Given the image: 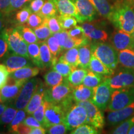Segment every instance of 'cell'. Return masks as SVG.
I'll use <instances>...</instances> for the list:
<instances>
[{
  "mask_svg": "<svg viewBox=\"0 0 134 134\" xmlns=\"http://www.w3.org/2000/svg\"><path fill=\"white\" fill-rule=\"evenodd\" d=\"M109 21L117 29L133 34L134 29V0H117Z\"/></svg>",
  "mask_w": 134,
  "mask_h": 134,
  "instance_id": "6da1fadb",
  "label": "cell"
},
{
  "mask_svg": "<svg viewBox=\"0 0 134 134\" xmlns=\"http://www.w3.org/2000/svg\"><path fill=\"white\" fill-rule=\"evenodd\" d=\"M92 53L105 66L114 70L119 63L118 51L113 45L104 42H96L91 44Z\"/></svg>",
  "mask_w": 134,
  "mask_h": 134,
  "instance_id": "7a4b0ae2",
  "label": "cell"
},
{
  "mask_svg": "<svg viewBox=\"0 0 134 134\" xmlns=\"http://www.w3.org/2000/svg\"><path fill=\"white\" fill-rule=\"evenodd\" d=\"M134 101V88H121L113 91L106 110L114 111L125 108Z\"/></svg>",
  "mask_w": 134,
  "mask_h": 134,
  "instance_id": "3957f363",
  "label": "cell"
},
{
  "mask_svg": "<svg viewBox=\"0 0 134 134\" xmlns=\"http://www.w3.org/2000/svg\"><path fill=\"white\" fill-rule=\"evenodd\" d=\"M63 123L68 130H74L76 127L87 123V113L82 105L75 103L65 113Z\"/></svg>",
  "mask_w": 134,
  "mask_h": 134,
  "instance_id": "277c9868",
  "label": "cell"
},
{
  "mask_svg": "<svg viewBox=\"0 0 134 134\" xmlns=\"http://www.w3.org/2000/svg\"><path fill=\"white\" fill-rule=\"evenodd\" d=\"M73 88L68 82L67 78H65L62 83L59 85L46 89L43 100L48 103L59 104L67 96L71 94Z\"/></svg>",
  "mask_w": 134,
  "mask_h": 134,
  "instance_id": "5b68a950",
  "label": "cell"
},
{
  "mask_svg": "<svg viewBox=\"0 0 134 134\" xmlns=\"http://www.w3.org/2000/svg\"><path fill=\"white\" fill-rule=\"evenodd\" d=\"M113 90L134 88V70L124 68L105 78Z\"/></svg>",
  "mask_w": 134,
  "mask_h": 134,
  "instance_id": "8992f818",
  "label": "cell"
},
{
  "mask_svg": "<svg viewBox=\"0 0 134 134\" xmlns=\"http://www.w3.org/2000/svg\"><path fill=\"white\" fill-rule=\"evenodd\" d=\"M8 36L9 49L12 53L29 58L27 43L24 41L18 27L5 28Z\"/></svg>",
  "mask_w": 134,
  "mask_h": 134,
  "instance_id": "52a82bcc",
  "label": "cell"
},
{
  "mask_svg": "<svg viewBox=\"0 0 134 134\" xmlns=\"http://www.w3.org/2000/svg\"><path fill=\"white\" fill-rule=\"evenodd\" d=\"M41 80L37 78H32L24 84L19 94L14 100L13 107L19 109H24L32 97L37 90Z\"/></svg>",
  "mask_w": 134,
  "mask_h": 134,
  "instance_id": "ba28073f",
  "label": "cell"
},
{
  "mask_svg": "<svg viewBox=\"0 0 134 134\" xmlns=\"http://www.w3.org/2000/svg\"><path fill=\"white\" fill-rule=\"evenodd\" d=\"M113 91L108 82L104 79L100 85L94 88V95L90 100L100 110H104L108 108Z\"/></svg>",
  "mask_w": 134,
  "mask_h": 134,
  "instance_id": "9c48e42d",
  "label": "cell"
},
{
  "mask_svg": "<svg viewBox=\"0 0 134 134\" xmlns=\"http://www.w3.org/2000/svg\"><path fill=\"white\" fill-rule=\"evenodd\" d=\"M77 104L82 105L86 110L87 123L93 125L97 129H102L105 125L104 117L100 110L90 100H85Z\"/></svg>",
  "mask_w": 134,
  "mask_h": 134,
  "instance_id": "30bf717a",
  "label": "cell"
},
{
  "mask_svg": "<svg viewBox=\"0 0 134 134\" xmlns=\"http://www.w3.org/2000/svg\"><path fill=\"white\" fill-rule=\"evenodd\" d=\"M26 80H18L9 76L7 83L0 90V98L2 103L15 100L19 94Z\"/></svg>",
  "mask_w": 134,
  "mask_h": 134,
  "instance_id": "8fae6325",
  "label": "cell"
},
{
  "mask_svg": "<svg viewBox=\"0 0 134 134\" xmlns=\"http://www.w3.org/2000/svg\"><path fill=\"white\" fill-rule=\"evenodd\" d=\"M65 111L59 104L48 103L45 112L43 127L48 128L53 125L63 123Z\"/></svg>",
  "mask_w": 134,
  "mask_h": 134,
  "instance_id": "7c38bea8",
  "label": "cell"
},
{
  "mask_svg": "<svg viewBox=\"0 0 134 134\" xmlns=\"http://www.w3.org/2000/svg\"><path fill=\"white\" fill-rule=\"evenodd\" d=\"M3 64L11 74L16 70L26 66H34L31 58L14 53H7L3 58Z\"/></svg>",
  "mask_w": 134,
  "mask_h": 134,
  "instance_id": "4fadbf2b",
  "label": "cell"
},
{
  "mask_svg": "<svg viewBox=\"0 0 134 134\" xmlns=\"http://www.w3.org/2000/svg\"><path fill=\"white\" fill-rule=\"evenodd\" d=\"M111 42L117 51L124 49L134 50V38L132 34L120 29L116 30L111 36Z\"/></svg>",
  "mask_w": 134,
  "mask_h": 134,
  "instance_id": "5bb4252c",
  "label": "cell"
},
{
  "mask_svg": "<svg viewBox=\"0 0 134 134\" xmlns=\"http://www.w3.org/2000/svg\"><path fill=\"white\" fill-rule=\"evenodd\" d=\"M81 27L86 36L93 42H105L108 39V34L104 29L90 21L84 22Z\"/></svg>",
  "mask_w": 134,
  "mask_h": 134,
  "instance_id": "9a60e30c",
  "label": "cell"
},
{
  "mask_svg": "<svg viewBox=\"0 0 134 134\" xmlns=\"http://www.w3.org/2000/svg\"><path fill=\"white\" fill-rule=\"evenodd\" d=\"M134 115V101L121 109L109 111L107 115V122L110 125L119 124L127 119Z\"/></svg>",
  "mask_w": 134,
  "mask_h": 134,
  "instance_id": "2e32d148",
  "label": "cell"
},
{
  "mask_svg": "<svg viewBox=\"0 0 134 134\" xmlns=\"http://www.w3.org/2000/svg\"><path fill=\"white\" fill-rule=\"evenodd\" d=\"M82 23L94 19L97 11L89 0H73Z\"/></svg>",
  "mask_w": 134,
  "mask_h": 134,
  "instance_id": "e0dca14e",
  "label": "cell"
},
{
  "mask_svg": "<svg viewBox=\"0 0 134 134\" xmlns=\"http://www.w3.org/2000/svg\"><path fill=\"white\" fill-rule=\"evenodd\" d=\"M61 15H69L75 17L79 23H82L81 18L73 0H53Z\"/></svg>",
  "mask_w": 134,
  "mask_h": 134,
  "instance_id": "ac0fdd59",
  "label": "cell"
},
{
  "mask_svg": "<svg viewBox=\"0 0 134 134\" xmlns=\"http://www.w3.org/2000/svg\"><path fill=\"white\" fill-rule=\"evenodd\" d=\"M45 89L44 85L42 82L41 81L38 85V88L32 97L31 100L27 104L24 108V110L28 114H32L36 111V110L41 105L43 101V96H44Z\"/></svg>",
  "mask_w": 134,
  "mask_h": 134,
  "instance_id": "d6986e66",
  "label": "cell"
},
{
  "mask_svg": "<svg viewBox=\"0 0 134 134\" xmlns=\"http://www.w3.org/2000/svg\"><path fill=\"white\" fill-rule=\"evenodd\" d=\"M71 94L76 103L91 100L94 95V88L86 86L81 84L73 87Z\"/></svg>",
  "mask_w": 134,
  "mask_h": 134,
  "instance_id": "ffe728a7",
  "label": "cell"
},
{
  "mask_svg": "<svg viewBox=\"0 0 134 134\" xmlns=\"http://www.w3.org/2000/svg\"><path fill=\"white\" fill-rule=\"evenodd\" d=\"M39 73V68L37 66H26L21 68L13 72L9 76L18 80L27 81L36 76Z\"/></svg>",
  "mask_w": 134,
  "mask_h": 134,
  "instance_id": "44dd1931",
  "label": "cell"
},
{
  "mask_svg": "<svg viewBox=\"0 0 134 134\" xmlns=\"http://www.w3.org/2000/svg\"><path fill=\"white\" fill-rule=\"evenodd\" d=\"M89 69L94 73L105 76H111L114 73L113 70L110 69L108 66H105L93 53L90 60Z\"/></svg>",
  "mask_w": 134,
  "mask_h": 134,
  "instance_id": "7402d4cb",
  "label": "cell"
},
{
  "mask_svg": "<svg viewBox=\"0 0 134 134\" xmlns=\"http://www.w3.org/2000/svg\"><path fill=\"white\" fill-rule=\"evenodd\" d=\"M91 2L97 12L103 18L110 19L113 10V6L109 3L108 0H89Z\"/></svg>",
  "mask_w": 134,
  "mask_h": 134,
  "instance_id": "603a6c76",
  "label": "cell"
},
{
  "mask_svg": "<svg viewBox=\"0 0 134 134\" xmlns=\"http://www.w3.org/2000/svg\"><path fill=\"white\" fill-rule=\"evenodd\" d=\"M79 50V57H78V62L80 68L88 69L90 66V60L91 58L92 50L91 45L90 43L78 47Z\"/></svg>",
  "mask_w": 134,
  "mask_h": 134,
  "instance_id": "cb8c5ba5",
  "label": "cell"
},
{
  "mask_svg": "<svg viewBox=\"0 0 134 134\" xmlns=\"http://www.w3.org/2000/svg\"><path fill=\"white\" fill-rule=\"evenodd\" d=\"M78 57H79L78 47H73L66 50V51L60 57L58 60L70 65V66L74 68H77L79 65Z\"/></svg>",
  "mask_w": 134,
  "mask_h": 134,
  "instance_id": "d4e9b609",
  "label": "cell"
},
{
  "mask_svg": "<svg viewBox=\"0 0 134 134\" xmlns=\"http://www.w3.org/2000/svg\"><path fill=\"white\" fill-rule=\"evenodd\" d=\"M119 63L124 68L134 70V50L124 49L118 53Z\"/></svg>",
  "mask_w": 134,
  "mask_h": 134,
  "instance_id": "484cf974",
  "label": "cell"
},
{
  "mask_svg": "<svg viewBox=\"0 0 134 134\" xmlns=\"http://www.w3.org/2000/svg\"><path fill=\"white\" fill-rule=\"evenodd\" d=\"M40 55L42 69L51 67L54 57L52 54L46 42H40Z\"/></svg>",
  "mask_w": 134,
  "mask_h": 134,
  "instance_id": "4316f807",
  "label": "cell"
},
{
  "mask_svg": "<svg viewBox=\"0 0 134 134\" xmlns=\"http://www.w3.org/2000/svg\"><path fill=\"white\" fill-rule=\"evenodd\" d=\"M88 69L82 68H75L71 72L69 76L67 77V79L70 85L73 87L78 86V85L83 84L84 78L88 73Z\"/></svg>",
  "mask_w": 134,
  "mask_h": 134,
  "instance_id": "83f0119b",
  "label": "cell"
},
{
  "mask_svg": "<svg viewBox=\"0 0 134 134\" xmlns=\"http://www.w3.org/2000/svg\"><path fill=\"white\" fill-rule=\"evenodd\" d=\"M67 31L69 36L76 42H78L80 46L88 44L91 41L86 36L81 26H76Z\"/></svg>",
  "mask_w": 134,
  "mask_h": 134,
  "instance_id": "f1b7e54d",
  "label": "cell"
},
{
  "mask_svg": "<svg viewBox=\"0 0 134 134\" xmlns=\"http://www.w3.org/2000/svg\"><path fill=\"white\" fill-rule=\"evenodd\" d=\"M104 79L105 78H103L101 75L98 74L90 70L84 78L83 85L90 88H94L95 87L100 85Z\"/></svg>",
  "mask_w": 134,
  "mask_h": 134,
  "instance_id": "f546056e",
  "label": "cell"
},
{
  "mask_svg": "<svg viewBox=\"0 0 134 134\" xmlns=\"http://www.w3.org/2000/svg\"><path fill=\"white\" fill-rule=\"evenodd\" d=\"M65 78L63 75L54 70H50L44 75L45 83L48 88L59 85L62 83Z\"/></svg>",
  "mask_w": 134,
  "mask_h": 134,
  "instance_id": "4dcf8cb0",
  "label": "cell"
},
{
  "mask_svg": "<svg viewBox=\"0 0 134 134\" xmlns=\"http://www.w3.org/2000/svg\"><path fill=\"white\" fill-rule=\"evenodd\" d=\"M28 53L29 58L34 65L42 69V64L40 55V42L29 43L28 45Z\"/></svg>",
  "mask_w": 134,
  "mask_h": 134,
  "instance_id": "1f68e13d",
  "label": "cell"
},
{
  "mask_svg": "<svg viewBox=\"0 0 134 134\" xmlns=\"http://www.w3.org/2000/svg\"><path fill=\"white\" fill-rule=\"evenodd\" d=\"M58 12L57 8L53 0H46L44 4L39 11L38 14L44 18H48L50 17L56 16Z\"/></svg>",
  "mask_w": 134,
  "mask_h": 134,
  "instance_id": "d6a6232c",
  "label": "cell"
},
{
  "mask_svg": "<svg viewBox=\"0 0 134 134\" xmlns=\"http://www.w3.org/2000/svg\"><path fill=\"white\" fill-rule=\"evenodd\" d=\"M17 27L19 29L24 41L28 44L39 42L37 37L36 36V34L34 32V31H33L32 29H31L29 26L27 27L26 26H23V25H19Z\"/></svg>",
  "mask_w": 134,
  "mask_h": 134,
  "instance_id": "836d02e7",
  "label": "cell"
},
{
  "mask_svg": "<svg viewBox=\"0 0 134 134\" xmlns=\"http://www.w3.org/2000/svg\"><path fill=\"white\" fill-rule=\"evenodd\" d=\"M34 32L37 37L39 42H45L52 34L48 27L46 19H43V21L37 27L34 29Z\"/></svg>",
  "mask_w": 134,
  "mask_h": 134,
  "instance_id": "e575fe53",
  "label": "cell"
},
{
  "mask_svg": "<svg viewBox=\"0 0 134 134\" xmlns=\"http://www.w3.org/2000/svg\"><path fill=\"white\" fill-rule=\"evenodd\" d=\"M134 125V115L120 123L115 127L111 133L114 134H125L128 133L129 130Z\"/></svg>",
  "mask_w": 134,
  "mask_h": 134,
  "instance_id": "d590c367",
  "label": "cell"
},
{
  "mask_svg": "<svg viewBox=\"0 0 134 134\" xmlns=\"http://www.w3.org/2000/svg\"><path fill=\"white\" fill-rule=\"evenodd\" d=\"M52 68L53 70H55L58 73H60L64 78H67L71 72L74 69V67L70 66V65L63 63L62 62H60L58 59L52 65Z\"/></svg>",
  "mask_w": 134,
  "mask_h": 134,
  "instance_id": "8d00e7d4",
  "label": "cell"
},
{
  "mask_svg": "<svg viewBox=\"0 0 134 134\" xmlns=\"http://www.w3.org/2000/svg\"><path fill=\"white\" fill-rule=\"evenodd\" d=\"M60 24L63 30H69L77 26L78 21L75 17L69 15H61L58 16Z\"/></svg>",
  "mask_w": 134,
  "mask_h": 134,
  "instance_id": "74e56055",
  "label": "cell"
},
{
  "mask_svg": "<svg viewBox=\"0 0 134 134\" xmlns=\"http://www.w3.org/2000/svg\"><path fill=\"white\" fill-rule=\"evenodd\" d=\"M18 109L14 107L7 106L0 116V124H9L13 121Z\"/></svg>",
  "mask_w": 134,
  "mask_h": 134,
  "instance_id": "f35d334b",
  "label": "cell"
},
{
  "mask_svg": "<svg viewBox=\"0 0 134 134\" xmlns=\"http://www.w3.org/2000/svg\"><path fill=\"white\" fill-rule=\"evenodd\" d=\"M32 11L29 6H25L16 13L15 19L18 25H24L27 23L30 15L32 14Z\"/></svg>",
  "mask_w": 134,
  "mask_h": 134,
  "instance_id": "ab89813d",
  "label": "cell"
},
{
  "mask_svg": "<svg viewBox=\"0 0 134 134\" xmlns=\"http://www.w3.org/2000/svg\"><path fill=\"white\" fill-rule=\"evenodd\" d=\"M46 43L54 57H57L62 52L57 38L54 36H51L46 40Z\"/></svg>",
  "mask_w": 134,
  "mask_h": 134,
  "instance_id": "60d3db41",
  "label": "cell"
},
{
  "mask_svg": "<svg viewBox=\"0 0 134 134\" xmlns=\"http://www.w3.org/2000/svg\"><path fill=\"white\" fill-rule=\"evenodd\" d=\"M26 111L23 109L18 110L14 118L13 119V121L10 123L9 130L12 133H16L17 127L20 124L23 123L24 120L26 118Z\"/></svg>",
  "mask_w": 134,
  "mask_h": 134,
  "instance_id": "b9f144b4",
  "label": "cell"
},
{
  "mask_svg": "<svg viewBox=\"0 0 134 134\" xmlns=\"http://www.w3.org/2000/svg\"><path fill=\"white\" fill-rule=\"evenodd\" d=\"M9 44L6 29H4L0 32V60L3 59L7 55Z\"/></svg>",
  "mask_w": 134,
  "mask_h": 134,
  "instance_id": "7bdbcfd3",
  "label": "cell"
},
{
  "mask_svg": "<svg viewBox=\"0 0 134 134\" xmlns=\"http://www.w3.org/2000/svg\"><path fill=\"white\" fill-rule=\"evenodd\" d=\"M73 134H97L99 133L98 129L90 124H83L71 130Z\"/></svg>",
  "mask_w": 134,
  "mask_h": 134,
  "instance_id": "ee69618b",
  "label": "cell"
},
{
  "mask_svg": "<svg viewBox=\"0 0 134 134\" xmlns=\"http://www.w3.org/2000/svg\"><path fill=\"white\" fill-rule=\"evenodd\" d=\"M31 1L32 0H11L9 8L5 11L4 14L6 16H8L11 13L14 12L17 10L21 9L22 8L25 6L27 3Z\"/></svg>",
  "mask_w": 134,
  "mask_h": 134,
  "instance_id": "f6af8a7d",
  "label": "cell"
},
{
  "mask_svg": "<svg viewBox=\"0 0 134 134\" xmlns=\"http://www.w3.org/2000/svg\"><path fill=\"white\" fill-rule=\"evenodd\" d=\"M48 102L43 100L38 108L36 110V111L32 114L33 116L41 123L42 126L43 127L44 124V118H45V112L47 105Z\"/></svg>",
  "mask_w": 134,
  "mask_h": 134,
  "instance_id": "bcb514c9",
  "label": "cell"
},
{
  "mask_svg": "<svg viewBox=\"0 0 134 134\" xmlns=\"http://www.w3.org/2000/svg\"><path fill=\"white\" fill-rule=\"evenodd\" d=\"M43 21V18L38 13H32L30 15L27 22V26L34 29L41 25Z\"/></svg>",
  "mask_w": 134,
  "mask_h": 134,
  "instance_id": "7dc6e473",
  "label": "cell"
},
{
  "mask_svg": "<svg viewBox=\"0 0 134 134\" xmlns=\"http://www.w3.org/2000/svg\"><path fill=\"white\" fill-rule=\"evenodd\" d=\"M45 19H46L48 27L52 34L58 32L63 30L60 26L58 16L57 15L48 18H45Z\"/></svg>",
  "mask_w": 134,
  "mask_h": 134,
  "instance_id": "c3c4849f",
  "label": "cell"
},
{
  "mask_svg": "<svg viewBox=\"0 0 134 134\" xmlns=\"http://www.w3.org/2000/svg\"><path fill=\"white\" fill-rule=\"evenodd\" d=\"M46 133L49 134H63L66 133L68 129L63 123L53 125L52 126L48 127Z\"/></svg>",
  "mask_w": 134,
  "mask_h": 134,
  "instance_id": "681fc988",
  "label": "cell"
},
{
  "mask_svg": "<svg viewBox=\"0 0 134 134\" xmlns=\"http://www.w3.org/2000/svg\"><path fill=\"white\" fill-rule=\"evenodd\" d=\"M10 73L4 64L0 63V90L7 83Z\"/></svg>",
  "mask_w": 134,
  "mask_h": 134,
  "instance_id": "f907efd6",
  "label": "cell"
},
{
  "mask_svg": "<svg viewBox=\"0 0 134 134\" xmlns=\"http://www.w3.org/2000/svg\"><path fill=\"white\" fill-rule=\"evenodd\" d=\"M53 36H54L55 37L57 38L58 43H59L60 47H61L62 50L63 51V46H64L65 41H66V38H68V37L69 36L68 31L66 30H62L58 32L53 34Z\"/></svg>",
  "mask_w": 134,
  "mask_h": 134,
  "instance_id": "816d5d0a",
  "label": "cell"
},
{
  "mask_svg": "<svg viewBox=\"0 0 134 134\" xmlns=\"http://www.w3.org/2000/svg\"><path fill=\"white\" fill-rule=\"evenodd\" d=\"M46 0H32L30 3L29 8H31L32 12L38 13L44 4Z\"/></svg>",
  "mask_w": 134,
  "mask_h": 134,
  "instance_id": "f5cc1de1",
  "label": "cell"
},
{
  "mask_svg": "<svg viewBox=\"0 0 134 134\" xmlns=\"http://www.w3.org/2000/svg\"><path fill=\"white\" fill-rule=\"evenodd\" d=\"M23 123L25 125H27V126L31 127V128L42 126L41 123L34 116H29L27 117H26Z\"/></svg>",
  "mask_w": 134,
  "mask_h": 134,
  "instance_id": "db71d44e",
  "label": "cell"
},
{
  "mask_svg": "<svg viewBox=\"0 0 134 134\" xmlns=\"http://www.w3.org/2000/svg\"><path fill=\"white\" fill-rule=\"evenodd\" d=\"M80 47L78 42H76L75 40H73L70 36L66 38L65 43L63 46V50H66L70 49V48L73 47Z\"/></svg>",
  "mask_w": 134,
  "mask_h": 134,
  "instance_id": "11a10c76",
  "label": "cell"
},
{
  "mask_svg": "<svg viewBox=\"0 0 134 134\" xmlns=\"http://www.w3.org/2000/svg\"><path fill=\"white\" fill-rule=\"evenodd\" d=\"M31 127H30L27 125H25L24 124L21 123L18 125L17 127L16 133H19V134H30V132H31Z\"/></svg>",
  "mask_w": 134,
  "mask_h": 134,
  "instance_id": "9f6ffc18",
  "label": "cell"
},
{
  "mask_svg": "<svg viewBox=\"0 0 134 134\" xmlns=\"http://www.w3.org/2000/svg\"><path fill=\"white\" fill-rule=\"evenodd\" d=\"M11 0H0V11L5 13V11L9 8Z\"/></svg>",
  "mask_w": 134,
  "mask_h": 134,
  "instance_id": "6f0895ef",
  "label": "cell"
},
{
  "mask_svg": "<svg viewBox=\"0 0 134 134\" xmlns=\"http://www.w3.org/2000/svg\"><path fill=\"white\" fill-rule=\"evenodd\" d=\"M41 127H34V128H31V132H30V134H44L46 133V130L44 128Z\"/></svg>",
  "mask_w": 134,
  "mask_h": 134,
  "instance_id": "680465c9",
  "label": "cell"
},
{
  "mask_svg": "<svg viewBox=\"0 0 134 134\" xmlns=\"http://www.w3.org/2000/svg\"><path fill=\"white\" fill-rule=\"evenodd\" d=\"M5 16H6V15L3 12L0 11V32L4 29Z\"/></svg>",
  "mask_w": 134,
  "mask_h": 134,
  "instance_id": "91938a15",
  "label": "cell"
},
{
  "mask_svg": "<svg viewBox=\"0 0 134 134\" xmlns=\"http://www.w3.org/2000/svg\"><path fill=\"white\" fill-rule=\"evenodd\" d=\"M6 107H7V105L5 104H3V103H0V116L3 113V112L4 111Z\"/></svg>",
  "mask_w": 134,
  "mask_h": 134,
  "instance_id": "94428289",
  "label": "cell"
},
{
  "mask_svg": "<svg viewBox=\"0 0 134 134\" xmlns=\"http://www.w3.org/2000/svg\"><path fill=\"white\" fill-rule=\"evenodd\" d=\"M129 134H134V125L132 127L128 132Z\"/></svg>",
  "mask_w": 134,
  "mask_h": 134,
  "instance_id": "6125c7cd",
  "label": "cell"
},
{
  "mask_svg": "<svg viewBox=\"0 0 134 134\" xmlns=\"http://www.w3.org/2000/svg\"><path fill=\"white\" fill-rule=\"evenodd\" d=\"M132 36H133V38H134V29H133V34H132Z\"/></svg>",
  "mask_w": 134,
  "mask_h": 134,
  "instance_id": "be15d7a7",
  "label": "cell"
},
{
  "mask_svg": "<svg viewBox=\"0 0 134 134\" xmlns=\"http://www.w3.org/2000/svg\"><path fill=\"white\" fill-rule=\"evenodd\" d=\"M0 103H2V102H1V98H0Z\"/></svg>",
  "mask_w": 134,
  "mask_h": 134,
  "instance_id": "e7e4bbea",
  "label": "cell"
}]
</instances>
